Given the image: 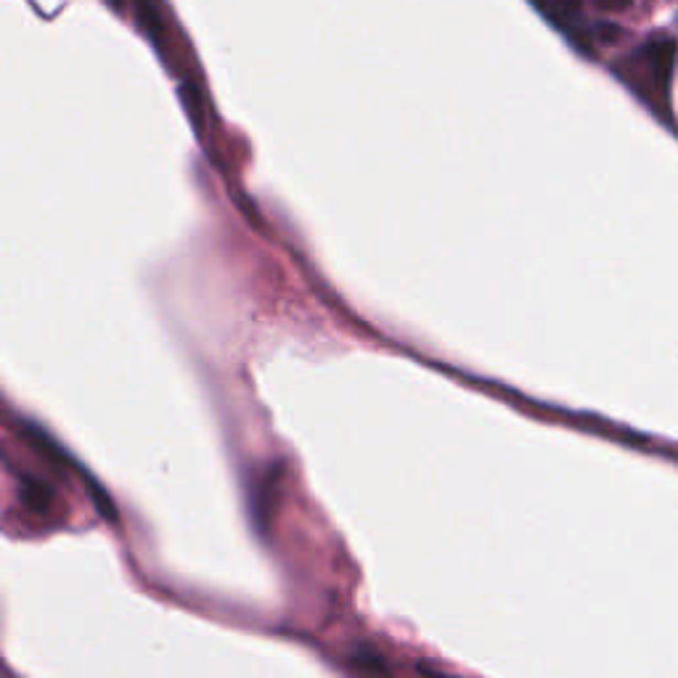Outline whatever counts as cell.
<instances>
[{"mask_svg": "<svg viewBox=\"0 0 678 678\" xmlns=\"http://www.w3.org/2000/svg\"><path fill=\"white\" fill-rule=\"evenodd\" d=\"M374 657H377V652H368V649H360L358 652V657H355V660H358V665L360 668H368V670H377V674H387V665H385V660H374Z\"/></svg>", "mask_w": 678, "mask_h": 678, "instance_id": "7a4b0ae2", "label": "cell"}, {"mask_svg": "<svg viewBox=\"0 0 678 678\" xmlns=\"http://www.w3.org/2000/svg\"><path fill=\"white\" fill-rule=\"evenodd\" d=\"M22 498L30 509L35 512H49L51 504H54V491L43 483V480L35 477H24L22 480Z\"/></svg>", "mask_w": 678, "mask_h": 678, "instance_id": "6da1fadb", "label": "cell"}]
</instances>
